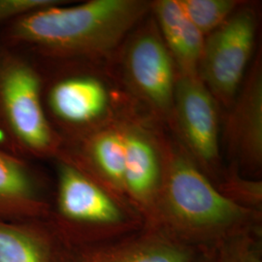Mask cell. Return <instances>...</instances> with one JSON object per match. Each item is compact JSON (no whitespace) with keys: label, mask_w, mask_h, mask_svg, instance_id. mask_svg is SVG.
Wrapping results in <instances>:
<instances>
[{"label":"cell","mask_w":262,"mask_h":262,"mask_svg":"<svg viewBox=\"0 0 262 262\" xmlns=\"http://www.w3.org/2000/svg\"><path fill=\"white\" fill-rule=\"evenodd\" d=\"M64 1L32 12L4 27L0 42L28 56L60 62L107 56L147 14L141 0Z\"/></svg>","instance_id":"1"},{"label":"cell","mask_w":262,"mask_h":262,"mask_svg":"<svg viewBox=\"0 0 262 262\" xmlns=\"http://www.w3.org/2000/svg\"><path fill=\"white\" fill-rule=\"evenodd\" d=\"M161 178L150 228L197 251L215 250L227 239L262 233V213L224 196L188 152H160Z\"/></svg>","instance_id":"2"},{"label":"cell","mask_w":262,"mask_h":262,"mask_svg":"<svg viewBox=\"0 0 262 262\" xmlns=\"http://www.w3.org/2000/svg\"><path fill=\"white\" fill-rule=\"evenodd\" d=\"M56 188L48 217L66 247L102 243L142 229L139 213L61 152L56 157Z\"/></svg>","instance_id":"3"},{"label":"cell","mask_w":262,"mask_h":262,"mask_svg":"<svg viewBox=\"0 0 262 262\" xmlns=\"http://www.w3.org/2000/svg\"><path fill=\"white\" fill-rule=\"evenodd\" d=\"M43 85L31 56L0 42V147L28 160L56 159L63 146L48 119Z\"/></svg>","instance_id":"4"},{"label":"cell","mask_w":262,"mask_h":262,"mask_svg":"<svg viewBox=\"0 0 262 262\" xmlns=\"http://www.w3.org/2000/svg\"><path fill=\"white\" fill-rule=\"evenodd\" d=\"M256 18L251 9L233 13L208 35L198 76L215 101L231 106L253 52Z\"/></svg>","instance_id":"5"},{"label":"cell","mask_w":262,"mask_h":262,"mask_svg":"<svg viewBox=\"0 0 262 262\" xmlns=\"http://www.w3.org/2000/svg\"><path fill=\"white\" fill-rule=\"evenodd\" d=\"M215 98L198 76L176 81L173 111L188 154L213 184L219 180V120Z\"/></svg>","instance_id":"6"},{"label":"cell","mask_w":262,"mask_h":262,"mask_svg":"<svg viewBox=\"0 0 262 262\" xmlns=\"http://www.w3.org/2000/svg\"><path fill=\"white\" fill-rule=\"evenodd\" d=\"M43 101L48 119L57 134L63 130L80 140L103 117L108 107V93L94 76L69 73L50 84L44 82Z\"/></svg>","instance_id":"7"},{"label":"cell","mask_w":262,"mask_h":262,"mask_svg":"<svg viewBox=\"0 0 262 262\" xmlns=\"http://www.w3.org/2000/svg\"><path fill=\"white\" fill-rule=\"evenodd\" d=\"M126 73L134 90L158 112L173 111L175 62L154 25L140 30L126 52Z\"/></svg>","instance_id":"8"},{"label":"cell","mask_w":262,"mask_h":262,"mask_svg":"<svg viewBox=\"0 0 262 262\" xmlns=\"http://www.w3.org/2000/svg\"><path fill=\"white\" fill-rule=\"evenodd\" d=\"M200 251L144 226L111 241L64 246L60 262H194Z\"/></svg>","instance_id":"9"},{"label":"cell","mask_w":262,"mask_h":262,"mask_svg":"<svg viewBox=\"0 0 262 262\" xmlns=\"http://www.w3.org/2000/svg\"><path fill=\"white\" fill-rule=\"evenodd\" d=\"M225 126V141L235 167L258 173L262 166V67L257 57L235 96Z\"/></svg>","instance_id":"10"},{"label":"cell","mask_w":262,"mask_h":262,"mask_svg":"<svg viewBox=\"0 0 262 262\" xmlns=\"http://www.w3.org/2000/svg\"><path fill=\"white\" fill-rule=\"evenodd\" d=\"M52 203L28 159L0 147V220L48 219Z\"/></svg>","instance_id":"11"},{"label":"cell","mask_w":262,"mask_h":262,"mask_svg":"<svg viewBox=\"0 0 262 262\" xmlns=\"http://www.w3.org/2000/svg\"><path fill=\"white\" fill-rule=\"evenodd\" d=\"M125 161L123 191L125 199L150 227L161 178L160 152L140 131L123 130Z\"/></svg>","instance_id":"12"},{"label":"cell","mask_w":262,"mask_h":262,"mask_svg":"<svg viewBox=\"0 0 262 262\" xmlns=\"http://www.w3.org/2000/svg\"><path fill=\"white\" fill-rule=\"evenodd\" d=\"M80 146L77 152L61 150V154L113 193L125 199L123 191L125 161L123 131H95L82 139Z\"/></svg>","instance_id":"13"},{"label":"cell","mask_w":262,"mask_h":262,"mask_svg":"<svg viewBox=\"0 0 262 262\" xmlns=\"http://www.w3.org/2000/svg\"><path fill=\"white\" fill-rule=\"evenodd\" d=\"M63 249L48 219L0 220V262H60Z\"/></svg>","instance_id":"14"},{"label":"cell","mask_w":262,"mask_h":262,"mask_svg":"<svg viewBox=\"0 0 262 262\" xmlns=\"http://www.w3.org/2000/svg\"><path fill=\"white\" fill-rule=\"evenodd\" d=\"M150 6L156 14L162 39L181 75L198 76L205 36L188 19L179 0H159Z\"/></svg>","instance_id":"15"},{"label":"cell","mask_w":262,"mask_h":262,"mask_svg":"<svg viewBox=\"0 0 262 262\" xmlns=\"http://www.w3.org/2000/svg\"><path fill=\"white\" fill-rule=\"evenodd\" d=\"M188 19L205 36L224 25L239 5L234 0H179Z\"/></svg>","instance_id":"16"},{"label":"cell","mask_w":262,"mask_h":262,"mask_svg":"<svg viewBox=\"0 0 262 262\" xmlns=\"http://www.w3.org/2000/svg\"><path fill=\"white\" fill-rule=\"evenodd\" d=\"M217 190L238 206L262 213L261 181L247 178L233 166L215 182Z\"/></svg>","instance_id":"17"},{"label":"cell","mask_w":262,"mask_h":262,"mask_svg":"<svg viewBox=\"0 0 262 262\" xmlns=\"http://www.w3.org/2000/svg\"><path fill=\"white\" fill-rule=\"evenodd\" d=\"M215 250V262H262V233L237 235Z\"/></svg>","instance_id":"18"},{"label":"cell","mask_w":262,"mask_h":262,"mask_svg":"<svg viewBox=\"0 0 262 262\" xmlns=\"http://www.w3.org/2000/svg\"><path fill=\"white\" fill-rule=\"evenodd\" d=\"M60 2L59 0H0V27L4 28L32 12Z\"/></svg>","instance_id":"19"},{"label":"cell","mask_w":262,"mask_h":262,"mask_svg":"<svg viewBox=\"0 0 262 262\" xmlns=\"http://www.w3.org/2000/svg\"><path fill=\"white\" fill-rule=\"evenodd\" d=\"M215 250L201 251L194 262H215Z\"/></svg>","instance_id":"20"}]
</instances>
